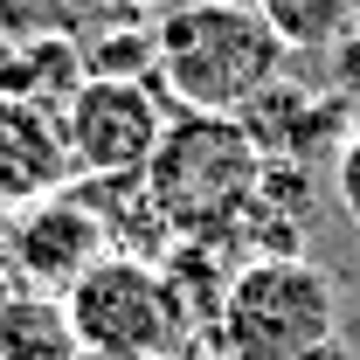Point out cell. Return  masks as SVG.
<instances>
[{
  "label": "cell",
  "mask_w": 360,
  "mask_h": 360,
  "mask_svg": "<svg viewBox=\"0 0 360 360\" xmlns=\"http://www.w3.org/2000/svg\"><path fill=\"white\" fill-rule=\"evenodd\" d=\"M284 63L291 49L257 14V0H180L153 28V84L174 111L243 118L277 90Z\"/></svg>",
  "instance_id": "cell-1"
},
{
  "label": "cell",
  "mask_w": 360,
  "mask_h": 360,
  "mask_svg": "<svg viewBox=\"0 0 360 360\" xmlns=\"http://www.w3.org/2000/svg\"><path fill=\"white\" fill-rule=\"evenodd\" d=\"M264 146L250 139L243 118H208V111H174L167 139L146 167V201L160 208L167 236L215 243L222 229L250 222L257 187H264Z\"/></svg>",
  "instance_id": "cell-2"
},
{
  "label": "cell",
  "mask_w": 360,
  "mask_h": 360,
  "mask_svg": "<svg viewBox=\"0 0 360 360\" xmlns=\"http://www.w3.org/2000/svg\"><path fill=\"white\" fill-rule=\"evenodd\" d=\"M340 326L333 277L305 257H264L222 284V333L229 360H319Z\"/></svg>",
  "instance_id": "cell-3"
},
{
  "label": "cell",
  "mask_w": 360,
  "mask_h": 360,
  "mask_svg": "<svg viewBox=\"0 0 360 360\" xmlns=\"http://www.w3.org/2000/svg\"><path fill=\"white\" fill-rule=\"evenodd\" d=\"M63 312L84 360H167L187 340V298L174 270L146 257H104L63 291Z\"/></svg>",
  "instance_id": "cell-4"
},
{
  "label": "cell",
  "mask_w": 360,
  "mask_h": 360,
  "mask_svg": "<svg viewBox=\"0 0 360 360\" xmlns=\"http://www.w3.org/2000/svg\"><path fill=\"white\" fill-rule=\"evenodd\" d=\"M167 97L153 77H84V90L63 104V139L77 180H139L167 139Z\"/></svg>",
  "instance_id": "cell-5"
},
{
  "label": "cell",
  "mask_w": 360,
  "mask_h": 360,
  "mask_svg": "<svg viewBox=\"0 0 360 360\" xmlns=\"http://www.w3.org/2000/svg\"><path fill=\"white\" fill-rule=\"evenodd\" d=\"M104 257H118L111 222L90 208L77 187L56 194V201H42V208H28V215H14V229H7V264L21 270L28 291H49V298H63Z\"/></svg>",
  "instance_id": "cell-6"
},
{
  "label": "cell",
  "mask_w": 360,
  "mask_h": 360,
  "mask_svg": "<svg viewBox=\"0 0 360 360\" xmlns=\"http://www.w3.org/2000/svg\"><path fill=\"white\" fill-rule=\"evenodd\" d=\"M70 187H77V167H70L63 111L0 97V215H28Z\"/></svg>",
  "instance_id": "cell-7"
},
{
  "label": "cell",
  "mask_w": 360,
  "mask_h": 360,
  "mask_svg": "<svg viewBox=\"0 0 360 360\" xmlns=\"http://www.w3.org/2000/svg\"><path fill=\"white\" fill-rule=\"evenodd\" d=\"M0 360H84L63 298H49V291H7L0 298Z\"/></svg>",
  "instance_id": "cell-8"
},
{
  "label": "cell",
  "mask_w": 360,
  "mask_h": 360,
  "mask_svg": "<svg viewBox=\"0 0 360 360\" xmlns=\"http://www.w3.org/2000/svg\"><path fill=\"white\" fill-rule=\"evenodd\" d=\"M257 14L291 56H326L360 35V0H257Z\"/></svg>",
  "instance_id": "cell-9"
},
{
  "label": "cell",
  "mask_w": 360,
  "mask_h": 360,
  "mask_svg": "<svg viewBox=\"0 0 360 360\" xmlns=\"http://www.w3.org/2000/svg\"><path fill=\"white\" fill-rule=\"evenodd\" d=\"M333 194H340L347 222L360 229V132H347V139H340V153H333Z\"/></svg>",
  "instance_id": "cell-10"
},
{
  "label": "cell",
  "mask_w": 360,
  "mask_h": 360,
  "mask_svg": "<svg viewBox=\"0 0 360 360\" xmlns=\"http://www.w3.org/2000/svg\"><path fill=\"white\" fill-rule=\"evenodd\" d=\"M0 298H7V284H0Z\"/></svg>",
  "instance_id": "cell-11"
}]
</instances>
